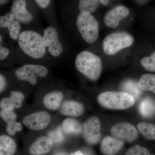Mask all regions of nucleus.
I'll return each mask as SVG.
<instances>
[{"label":"nucleus","instance_id":"c85d7f7f","mask_svg":"<svg viewBox=\"0 0 155 155\" xmlns=\"http://www.w3.org/2000/svg\"><path fill=\"white\" fill-rule=\"evenodd\" d=\"M126 155H150V153L146 148L137 145L130 148Z\"/></svg>","mask_w":155,"mask_h":155},{"label":"nucleus","instance_id":"b1692460","mask_svg":"<svg viewBox=\"0 0 155 155\" xmlns=\"http://www.w3.org/2000/svg\"><path fill=\"white\" fill-rule=\"evenodd\" d=\"M123 92L129 94L136 99H137L141 94L142 91L139 87L138 83L132 80H127L122 85Z\"/></svg>","mask_w":155,"mask_h":155},{"label":"nucleus","instance_id":"f704fd0d","mask_svg":"<svg viewBox=\"0 0 155 155\" xmlns=\"http://www.w3.org/2000/svg\"><path fill=\"white\" fill-rule=\"evenodd\" d=\"M70 155H84V154L80 151H77L72 153Z\"/></svg>","mask_w":155,"mask_h":155},{"label":"nucleus","instance_id":"cd10ccee","mask_svg":"<svg viewBox=\"0 0 155 155\" xmlns=\"http://www.w3.org/2000/svg\"><path fill=\"white\" fill-rule=\"evenodd\" d=\"M63 132L64 131L62 128L58 127L54 130L49 132L48 137L51 139L53 142L59 143L64 140V137Z\"/></svg>","mask_w":155,"mask_h":155},{"label":"nucleus","instance_id":"39448f33","mask_svg":"<svg viewBox=\"0 0 155 155\" xmlns=\"http://www.w3.org/2000/svg\"><path fill=\"white\" fill-rule=\"evenodd\" d=\"M76 26L84 40L89 44L95 42L99 32V25L91 14L80 13L76 19Z\"/></svg>","mask_w":155,"mask_h":155},{"label":"nucleus","instance_id":"e433bc0d","mask_svg":"<svg viewBox=\"0 0 155 155\" xmlns=\"http://www.w3.org/2000/svg\"><path fill=\"white\" fill-rule=\"evenodd\" d=\"M56 155H66V154L64 153H59L57 154Z\"/></svg>","mask_w":155,"mask_h":155},{"label":"nucleus","instance_id":"c9c22d12","mask_svg":"<svg viewBox=\"0 0 155 155\" xmlns=\"http://www.w3.org/2000/svg\"><path fill=\"white\" fill-rule=\"evenodd\" d=\"M9 0H0V5H5L9 2Z\"/></svg>","mask_w":155,"mask_h":155},{"label":"nucleus","instance_id":"f8f14e48","mask_svg":"<svg viewBox=\"0 0 155 155\" xmlns=\"http://www.w3.org/2000/svg\"><path fill=\"white\" fill-rule=\"evenodd\" d=\"M11 11L15 19L23 24H28L33 19V16L26 9L25 0H14Z\"/></svg>","mask_w":155,"mask_h":155},{"label":"nucleus","instance_id":"0eeeda50","mask_svg":"<svg viewBox=\"0 0 155 155\" xmlns=\"http://www.w3.org/2000/svg\"><path fill=\"white\" fill-rule=\"evenodd\" d=\"M101 120L97 116H91L84 123L82 131L84 138L89 144H97L101 138Z\"/></svg>","mask_w":155,"mask_h":155},{"label":"nucleus","instance_id":"bb28decb","mask_svg":"<svg viewBox=\"0 0 155 155\" xmlns=\"http://www.w3.org/2000/svg\"><path fill=\"white\" fill-rule=\"evenodd\" d=\"M19 22L16 19L7 28L9 30V35L13 39L17 40L20 35L21 27Z\"/></svg>","mask_w":155,"mask_h":155},{"label":"nucleus","instance_id":"4468645a","mask_svg":"<svg viewBox=\"0 0 155 155\" xmlns=\"http://www.w3.org/2000/svg\"><path fill=\"white\" fill-rule=\"evenodd\" d=\"M123 140L115 137L107 136L101 142V150L104 155H116L124 146Z\"/></svg>","mask_w":155,"mask_h":155},{"label":"nucleus","instance_id":"f03ea898","mask_svg":"<svg viewBox=\"0 0 155 155\" xmlns=\"http://www.w3.org/2000/svg\"><path fill=\"white\" fill-rule=\"evenodd\" d=\"M75 66L78 71L93 81L99 78L102 70V64L100 57L95 54L84 51L76 56Z\"/></svg>","mask_w":155,"mask_h":155},{"label":"nucleus","instance_id":"4be33fe9","mask_svg":"<svg viewBox=\"0 0 155 155\" xmlns=\"http://www.w3.org/2000/svg\"><path fill=\"white\" fill-rule=\"evenodd\" d=\"M99 3V0H79L78 8L81 14H91L98 8Z\"/></svg>","mask_w":155,"mask_h":155},{"label":"nucleus","instance_id":"20e7f679","mask_svg":"<svg viewBox=\"0 0 155 155\" xmlns=\"http://www.w3.org/2000/svg\"><path fill=\"white\" fill-rule=\"evenodd\" d=\"M134 39L125 31H117L106 37L103 42L104 52L108 55H114L123 49L130 46Z\"/></svg>","mask_w":155,"mask_h":155},{"label":"nucleus","instance_id":"5701e85b","mask_svg":"<svg viewBox=\"0 0 155 155\" xmlns=\"http://www.w3.org/2000/svg\"><path fill=\"white\" fill-rule=\"evenodd\" d=\"M139 112L144 117L149 118L155 114V103L153 100L146 98L143 100L139 105Z\"/></svg>","mask_w":155,"mask_h":155},{"label":"nucleus","instance_id":"dca6fc26","mask_svg":"<svg viewBox=\"0 0 155 155\" xmlns=\"http://www.w3.org/2000/svg\"><path fill=\"white\" fill-rule=\"evenodd\" d=\"M0 116L7 123L6 131L10 135L14 136L16 132L22 130V125L21 123L16 122L17 115L13 111L2 110L0 112Z\"/></svg>","mask_w":155,"mask_h":155},{"label":"nucleus","instance_id":"2eb2a0df","mask_svg":"<svg viewBox=\"0 0 155 155\" xmlns=\"http://www.w3.org/2000/svg\"><path fill=\"white\" fill-rule=\"evenodd\" d=\"M53 146V142L49 137H40L30 146L29 153L33 155L44 154L49 152Z\"/></svg>","mask_w":155,"mask_h":155},{"label":"nucleus","instance_id":"6e6552de","mask_svg":"<svg viewBox=\"0 0 155 155\" xmlns=\"http://www.w3.org/2000/svg\"><path fill=\"white\" fill-rule=\"evenodd\" d=\"M44 43L51 55L58 57L63 52V45L60 41L57 29L52 26L46 28L43 32Z\"/></svg>","mask_w":155,"mask_h":155},{"label":"nucleus","instance_id":"4c0bfd02","mask_svg":"<svg viewBox=\"0 0 155 155\" xmlns=\"http://www.w3.org/2000/svg\"><path fill=\"white\" fill-rule=\"evenodd\" d=\"M2 35H1V36H0V42H1V43H2Z\"/></svg>","mask_w":155,"mask_h":155},{"label":"nucleus","instance_id":"1a4fd4ad","mask_svg":"<svg viewBox=\"0 0 155 155\" xmlns=\"http://www.w3.org/2000/svg\"><path fill=\"white\" fill-rule=\"evenodd\" d=\"M51 120V116L48 113L41 111L25 116L22 122L24 125L31 130H41L47 127Z\"/></svg>","mask_w":155,"mask_h":155},{"label":"nucleus","instance_id":"423d86ee","mask_svg":"<svg viewBox=\"0 0 155 155\" xmlns=\"http://www.w3.org/2000/svg\"><path fill=\"white\" fill-rule=\"evenodd\" d=\"M46 67L39 65L26 64L15 71L16 77L19 80L27 81L32 85L37 83L38 77H45L48 75Z\"/></svg>","mask_w":155,"mask_h":155},{"label":"nucleus","instance_id":"9d476101","mask_svg":"<svg viewBox=\"0 0 155 155\" xmlns=\"http://www.w3.org/2000/svg\"><path fill=\"white\" fill-rule=\"evenodd\" d=\"M111 132L114 137L128 142L134 141L138 136L135 127L127 122L115 124L111 128Z\"/></svg>","mask_w":155,"mask_h":155},{"label":"nucleus","instance_id":"aec40b11","mask_svg":"<svg viewBox=\"0 0 155 155\" xmlns=\"http://www.w3.org/2000/svg\"><path fill=\"white\" fill-rule=\"evenodd\" d=\"M82 127L80 122L72 118L65 119L62 125L63 131L68 134H78L82 132Z\"/></svg>","mask_w":155,"mask_h":155},{"label":"nucleus","instance_id":"473e14b6","mask_svg":"<svg viewBox=\"0 0 155 155\" xmlns=\"http://www.w3.org/2000/svg\"><path fill=\"white\" fill-rule=\"evenodd\" d=\"M6 81L5 78L2 75H0V92H2L5 88Z\"/></svg>","mask_w":155,"mask_h":155},{"label":"nucleus","instance_id":"a211bd4d","mask_svg":"<svg viewBox=\"0 0 155 155\" xmlns=\"http://www.w3.org/2000/svg\"><path fill=\"white\" fill-rule=\"evenodd\" d=\"M64 94L61 91H55L48 93L44 97L43 102L46 107L56 110L60 108Z\"/></svg>","mask_w":155,"mask_h":155},{"label":"nucleus","instance_id":"7c9ffc66","mask_svg":"<svg viewBox=\"0 0 155 155\" xmlns=\"http://www.w3.org/2000/svg\"><path fill=\"white\" fill-rule=\"evenodd\" d=\"M10 54V51L8 49L1 46L0 47V60L1 61L5 59Z\"/></svg>","mask_w":155,"mask_h":155},{"label":"nucleus","instance_id":"a878e982","mask_svg":"<svg viewBox=\"0 0 155 155\" xmlns=\"http://www.w3.org/2000/svg\"><path fill=\"white\" fill-rule=\"evenodd\" d=\"M140 64L147 71L155 72V51L149 57L142 58Z\"/></svg>","mask_w":155,"mask_h":155},{"label":"nucleus","instance_id":"2f4dec72","mask_svg":"<svg viewBox=\"0 0 155 155\" xmlns=\"http://www.w3.org/2000/svg\"><path fill=\"white\" fill-rule=\"evenodd\" d=\"M41 8H46L49 5L51 0H35Z\"/></svg>","mask_w":155,"mask_h":155},{"label":"nucleus","instance_id":"9b49d317","mask_svg":"<svg viewBox=\"0 0 155 155\" xmlns=\"http://www.w3.org/2000/svg\"><path fill=\"white\" fill-rule=\"evenodd\" d=\"M129 9L125 6H118L108 11L104 17V22L107 27L116 28L121 20L129 15Z\"/></svg>","mask_w":155,"mask_h":155},{"label":"nucleus","instance_id":"72a5a7b5","mask_svg":"<svg viewBox=\"0 0 155 155\" xmlns=\"http://www.w3.org/2000/svg\"><path fill=\"white\" fill-rule=\"evenodd\" d=\"M100 2L104 5H107L109 4L110 0H99Z\"/></svg>","mask_w":155,"mask_h":155},{"label":"nucleus","instance_id":"f3484780","mask_svg":"<svg viewBox=\"0 0 155 155\" xmlns=\"http://www.w3.org/2000/svg\"><path fill=\"white\" fill-rule=\"evenodd\" d=\"M84 112V107L82 104L75 101H65L60 107V113L64 116L77 117L81 116Z\"/></svg>","mask_w":155,"mask_h":155},{"label":"nucleus","instance_id":"c756f323","mask_svg":"<svg viewBox=\"0 0 155 155\" xmlns=\"http://www.w3.org/2000/svg\"><path fill=\"white\" fill-rule=\"evenodd\" d=\"M16 20L14 15L11 13H8L4 16L0 17V27L7 28L9 25Z\"/></svg>","mask_w":155,"mask_h":155},{"label":"nucleus","instance_id":"7ed1b4c3","mask_svg":"<svg viewBox=\"0 0 155 155\" xmlns=\"http://www.w3.org/2000/svg\"><path fill=\"white\" fill-rule=\"evenodd\" d=\"M99 104L103 107L111 110H125L135 103V99L125 92L110 91L101 94L98 96Z\"/></svg>","mask_w":155,"mask_h":155},{"label":"nucleus","instance_id":"6ab92c4d","mask_svg":"<svg viewBox=\"0 0 155 155\" xmlns=\"http://www.w3.org/2000/svg\"><path fill=\"white\" fill-rule=\"evenodd\" d=\"M17 149L16 142L8 135L0 137V155H13Z\"/></svg>","mask_w":155,"mask_h":155},{"label":"nucleus","instance_id":"ddd939ff","mask_svg":"<svg viewBox=\"0 0 155 155\" xmlns=\"http://www.w3.org/2000/svg\"><path fill=\"white\" fill-rule=\"evenodd\" d=\"M25 97L20 91H13L10 97H6L1 100L0 107L3 110L13 111L14 109L21 107Z\"/></svg>","mask_w":155,"mask_h":155},{"label":"nucleus","instance_id":"393cba45","mask_svg":"<svg viewBox=\"0 0 155 155\" xmlns=\"http://www.w3.org/2000/svg\"><path fill=\"white\" fill-rule=\"evenodd\" d=\"M137 128L146 138L155 140V124L140 122L137 125Z\"/></svg>","mask_w":155,"mask_h":155},{"label":"nucleus","instance_id":"f257e3e1","mask_svg":"<svg viewBox=\"0 0 155 155\" xmlns=\"http://www.w3.org/2000/svg\"><path fill=\"white\" fill-rule=\"evenodd\" d=\"M19 48L25 54L34 59L43 58L46 52L43 36L32 30H25L18 39Z\"/></svg>","mask_w":155,"mask_h":155},{"label":"nucleus","instance_id":"412c9836","mask_svg":"<svg viewBox=\"0 0 155 155\" xmlns=\"http://www.w3.org/2000/svg\"><path fill=\"white\" fill-rule=\"evenodd\" d=\"M137 83L142 91H152L155 94V74H145L142 75Z\"/></svg>","mask_w":155,"mask_h":155}]
</instances>
